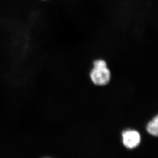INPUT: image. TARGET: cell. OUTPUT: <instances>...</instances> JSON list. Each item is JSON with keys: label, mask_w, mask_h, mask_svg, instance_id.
Wrapping results in <instances>:
<instances>
[{"label": "cell", "mask_w": 158, "mask_h": 158, "mask_svg": "<svg viewBox=\"0 0 158 158\" xmlns=\"http://www.w3.org/2000/svg\"><path fill=\"white\" fill-rule=\"evenodd\" d=\"M91 81L98 86H104L111 80V72L107 64L102 59L97 60L94 62V66L90 73Z\"/></svg>", "instance_id": "obj_1"}, {"label": "cell", "mask_w": 158, "mask_h": 158, "mask_svg": "<svg viewBox=\"0 0 158 158\" xmlns=\"http://www.w3.org/2000/svg\"><path fill=\"white\" fill-rule=\"evenodd\" d=\"M123 144L126 148L132 149L138 146L141 142L139 133L134 130H127L122 132Z\"/></svg>", "instance_id": "obj_2"}, {"label": "cell", "mask_w": 158, "mask_h": 158, "mask_svg": "<svg viewBox=\"0 0 158 158\" xmlns=\"http://www.w3.org/2000/svg\"><path fill=\"white\" fill-rule=\"evenodd\" d=\"M146 130L151 135L158 137V114L148 123Z\"/></svg>", "instance_id": "obj_3"}, {"label": "cell", "mask_w": 158, "mask_h": 158, "mask_svg": "<svg viewBox=\"0 0 158 158\" xmlns=\"http://www.w3.org/2000/svg\"><path fill=\"white\" fill-rule=\"evenodd\" d=\"M43 1H46V0H43Z\"/></svg>", "instance_id": "obj_4"}]
</instances>
